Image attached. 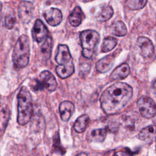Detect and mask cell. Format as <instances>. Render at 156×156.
Masks as SVG:
<instances>
[{"label":"cell","instance_id":"1f68e13d","mask_svg":"<svg viewBox=\"0 0 156 156\" xmlns=\"http://www.w3.org/2000/svg\"><path fill=\"white\" fill-rule=\"evenodd\" d=\"M155 150H156V145H155Z\"/></svg>","mask_w":156,"mask_h":156},{"label":"cell","instance_id":"2e32d148","mask_svg":"<svg viewBox=\"0 0 156 156\" xmlns=\"http://www.w3.org/2000/svg\"><path fill=\"white\" fill-rule=\"evenodd\" d=\"M130 70L127 63H124L116 68L110 75V77L113 80H119L124 79L130 74Z\"/></svg>","mask_w":156,"mask_h":156},{"label":"cell","instance_id":"e0dca14e","mask_svg":"<svg viewBox=\"0 0 156 156\" xmlns=\"http://www.w3.org/2000/svg\"><path fill=\"white\" fill-rule=\"evenodd\" d=\"M55 71L57 75L62 79H65L69 77L74 71V66L71 60L69 62L63 64L58 65L56 66Z\"/></svg>","mask_w":156,"mask_h":156},{"label":"cell","instance_id":"3957f363","mask_svg":"<svg viewBox=\"0 0 156 156\" xmlns=\"http://www.w3.org/2000/svg\"><path fill=\"white\" fill-rule=\"evenodd\" d=\"M30 41L26 35H21L17 40L12 53V61L15 68L26 66L29 62Z\"/></svg>","mask_w":156,"mask_h":156},{"label":"cell","instance_id":"277c9868","mask_svg":"<svg viewBox=\"0 0 156 156\" xmlns=\"http://www.w3.org/2000/svg\"><path fill=\"white\" fill-rule=\"evenodd\" d=\"M80 38L82 48V55L86 58H91L99 41V34L93 30H85L80 33Z\"/></svg>","mask_w":156,"mask_h":156},{"label":"cell","instance_id":"f1b7e54d","mask_svg":"<svg viewBox=\"0 0 156 156\" xmlns=\"http://www.w3.org/2000/svg\"><path fill=\"white\" fill-rule=\"evenodd\" d=\"M153 90H154V91L155 94H156V80L154 82V84H153Z\"/></svg>","mask_w":156,"mask_h":156},{"label":"cell","instance_id":"83f0119b","mask_svg":"<svg viewBox=\"0 0 156 156\" xmlns=\"http://www.w3.org/2000/svg\"><path fill=\"white\" fill-rule=\"evenodd\" d=\"M63 0H49V4H59L63 2Z\"/></svg>","mask_w":156,"mask_h":156},{"label":"cell","instance_id":"f546056e","mask_svg":"<svg viewBox=\"0 0 156 156\" xmlns=\"http://www.w3.org/2000/svg\"><path fill=\"white\" fill-rule=\"evenodd\" d=\"M82 2H90V1H91L93 0H80Z\"/></svg>","mask_w":156,"mask_h":156},{"label":"cell","instance_id":"ffe728a7","mask_svg":"<svg viewBox=\"0 0 156 156\" xmlns=\"http://www.w3.org/2000/svg\"><path fill=\"white\" fill-rule=\"evenodd\" d=\"M83 14L79 7H76L69 16V22L74 27L79 26L83 20Z\"/></svg>","mask_w":156,"mask_h":156},{"label":"cell","instance_id":"44dd1931","mask_svg":"<svg viewBox=\"0 0 156 156\" xmlns=\"http://www.w3.org/2000/svg\"><path fill=\"white\" fill-rule=\"evenodd\" d=\"M90 122V118L87 115L79 116L74 124V129L78 133H82L86 129Z\"/></svg>","mask_w":156,"mask_h":156},{"label":"cell","instance_id":"ac0fdd59","mask_svg":"<svg viewBox=\"0 0 156 156\" xmlns=\"http://www.w3.org/2000/svg\"><path fill=\"white\" fill-rule=\"evenodd\" d=\"M52 46L53 42L52 38L49 36L46 38V40L44 41V43L40 47V52L42 58H43L44 60H47L50 58L51 55Z\"/></svg>","mask_w":156,"mask_h":156},{"label":"cell","instance_id":"5b68a950","mask_svg":"<svg viewBox=\"0 0 156 156\" xmlns=\"http://www.w3.org/2000/svg\"><path fill=\"white\" fill-rule=\"evenodd\" d=\"M137 106L141 116L147 119L154 118L156 115V104L148 96H141L137 101Z\"/></svg>","mask_w":156,"mask_h":156},{"label":"cell","instance_id":"9a60e30c","mask_svg":"<svg viewBox=\"0 0 156 156\" xmlns=\"http://www.w3.org/2000/svg\"><path fill=\"white\" fill-rule=\"evenodd\" d=\"M74 111V104L68 101L62 102L59 106V112L62 121H67L69 120Z\"/></svg>","mask_w":156,"mask_h":156},{"label":"cell","instance_id":"4316f807","mask_svg":"<svg viewBox=\"0 0 156 156\" xmlns=\"http://www.w3.org/2000/svg\"><path fill=\"white\" fill-rule=\"evenodd\" d=\"M30 87L33 91H38L44 89V87L39 79H34L30 83Z\"/></svg>","mask_w":156,"mask_h":156},{"label":"cell","instance_id":"ba28073f","mask_svg":"<svg viewBox=\"0 0 156 156\" xmlns=\"http://www.w3.org/2000/svg\"><path fill=\"white\" fill-rule=\"evenodd\" d=\"M33 5L30 2L23 1L18 7V16L21 21L24 23H29L32 18Z\"/></svg>","mask_w":156,"mask_h":156},{"label":"cell","instance_id":"9c48e42d","mask_svg":"<svg viewBox=\"0 0 156 156\" xmlns=\"http://www.w3.org/2000/svg\"><path fill=\"white\" fill-rule=\"evenodd\" d=\"M40 80L43 84L44 88H46L49 91H54L57 87V80L54 75L49 71L44 70L40 74Z\"/></svg>","mask_w":156,"mask_h":156},{"label":"cell","instance_id":"8992f818","mask_svg":"<svg viewBox=\"0 0 156 156\" xmlns=\"http://www.w3.org/2000/svg\"><path fill=\"white\" fill-rule=\"evenodd\" d=\"M32 34L34 40L38 43L44 41L46 38L49 36L47 27L40 19H37L35 21Z\"/></svg>","mask_w":156,"mask_h":156},{"label":"cell","instance_id":"52a82bcc","mask_svg":"<svg viewBox=\"0 0 156 156\" xmlns=\"http://www.w3.org/2000/svg\"><path fill=\"white\" fill-rule=\"evenodd\" d=\"M141 49V54L144 58L152 57L154 53V46L150 39L146 37H140L136 41Z\"/></svg>","mask_w":156,"mask_h":156},{"label":"cell","instance_id":"d4e9b609","mask_svg":"<svg viewBox=\"0 0 156 156\" xmlns=\"http://www.w3.org/2000/svg\"><path fill=\"white\" fill-rule=\"evenodd\" d=\"M147 0H126V5L130 10H139L143 8Z\"/></svg>","mask_w":156,"mask_h":156},{"label":"cell","instance_id":"4dcf8cb0","mask_svg":"<svg viewBox=\"0 0 156 156\" xmlns=\"http://www.w3.org/2000/svg\"><path fill=\"white\" fill-rule=\"evenodd\" d=\"M82 154H83V155H87V154H85V153H80V154H78V155H82Z\"/></svg>","mask_w":156,"mask_h":156},{"label":"cell","instance_id":"7402d4cb","mask_svg":"<svg viewBox=\"0 0 156 156\" xmlns=\"http://www.w3.org/2000/svg\"><path fill=\"white\" fill-rule=\"evenodd\" d=\"M10 110L7 107H2L0 110V132L5 129L10 119Z\"/></svg>","mask_w":156,"mask_h":156},{"label":"cell","instance_id":"d6a6232c","mask_svg":"<svg viewBox=\"0 0 156 156\" xmlns=\"http://www.w3.org/2000/svg\"><path fill=\"white\" fill-rule=\"evenodd\" d=\"M155 38H156V36H155Z\"/></svg>","mask_w":156,"mask_h":156},{"label":"cell","instance_id":"4fadbf2b","mask_svg":"<svg viewBox=\"0 0 156 156\" xmlns=\"http://www.w3.org/2000/svg\"><path fill=\"white\" fill-rule=\"evenodd\" d=\"M71 60V55L69 48L66 44H59L57 53L55 56V61L59 65H63Z\"/></svg>","mask_w":156,"mask_h":156},{"label":"cell","instance_id":"cb8c5ba5","mask_svg":"<svg viewBox=\"0 0 156 156\" xmlns=\"http://www.w3.org/2000/svg\"><path fill=\"white\" fill-rule=\"evenodd\" d=\"M116 38L112 37H108L104 38L101 46V51L102 52H108L115 48L117 44Z\"/></svg>","mask_w":156,"mask_h":156},{"label":"cell","instance_id":"d6986e66","mask_svg":"<svg viewBox=\"0 0 156 156\" xmlns=\"http://www.w3.org/2000/svg\"><path fill=\"white\" fill-rule=\"evenodd\" d=\"M107 130L105 128L96 129L91 130L87 135L88 140L94 142H102L107 135Z\"/></svg>","mask_w":156,"mask_h":156},{"label":"cell","instance_id":"7c38bea8","mask_svg":"<svg viewBox=\"0 0 156 156\" xmlns=\"http://www.w3.org/2000/svg\"><path fill=\"white\" fill-rule=\"evenodd\" d=\"M115 54L116 53L113 52L112 54L106 55L105 57L99 60L96 65V70L101 73L107 72L113 65L115 58Z\"/></svg>","mask_w":156,"mask_h":156},{"label":"cell","instance_id":"6da1fadb","mask_svg":"<svg viewBox=\"0 0 156 156\" xmlns=\"http://www.w3.org/2000/svg\"><path fill=\"white\" fill-rule=\"evenodd\" d=\"M133 94V89L128 84L117 82L105 89L100 98L101 107L107 115H113L122 110Z\"/></svg>","mask_w":156,"mask_h":156},{"label":"cell","instance_id":"8fae6325","mask_svg":"<svg viewBox=\"0 0 156 156\" xmlns=\"http://www.w3.org/2000/svg\"><path fill=\"white\" fill-rule=\"evenodd\" d=\"M138 137L140 140L147 143L156 141V126L149 125L142 129L139 132Z\"/></svg>","mask_w":156,"mask_h":156},{"label":"cell","instance_id":"7a4b0ae2","mask_svg":"<svg viewBox=\"0 0 156 156\" xmlns=\"http://www.w3.org/2000/svg\"><path fill=\"white\" fill-rule=\"evenodd\" d=\"M17 121L19 124L24 126L30 121L33 113L32 95L26 87L21 88L17 96Z\"/></svg>","mask_w":156,"mask_h":156},{"label":"cell","instance_id":"5bb4252c","mask_svg":"<svg viewBox=\"0 0 156 156\" xmlns=\"http://www.w3.org/2000/svg\"><path fill=\"white\" fill-rule=\"evenodd\" d=\"M113 15V10L112 7L108 4H101L98 7L96 18L98 21L101 22H104L112 18Z\"/></svg>","mask_w":156,"mask_h":156},{"label":"cell","instance_id":"603a6c76","mask_svg":"<svg viewBox=\"0 0 156 156\" xmlns=\"http://www.w3.org/2000/svg\"><path fill=\"white\" fill-rule=\"evenodd\" d=\"M113 35L118 37H123L126 35L127 30L124 23L121 21H118L114 23L112 28Z\"/></svg>","mask_w":156,"mask_h":156},{"label":"cell","instance_id":"30bf717a","mask_svg":"<svg viewBox=\"0 0 156 156\" xmlns=\"http://www.w3.org/2000/svg\"><path fill=\"white\" fill-rule=\"evenodd\" d=\"M43 16L46 22L52 26L58 25L62 21V13L59 9L56 8H51L46 10Z\"/></svg>","mask_w":156,"mask_h":156},{"label":"cell","instance_id":"484cf974","mask_svg":"<svg viewBox=\"0 0 156 156\" xmlns=\"http://www.w3.org/2000/svg\"><path fill=\"white\" fill-rule=\"evenodd\" d=\"M5 26L8 29H12L14 27L16 23V18L13 13L6 15L4 20Z\"/></svg>","mask_w":156,"mask_h":156}]
</instances>
